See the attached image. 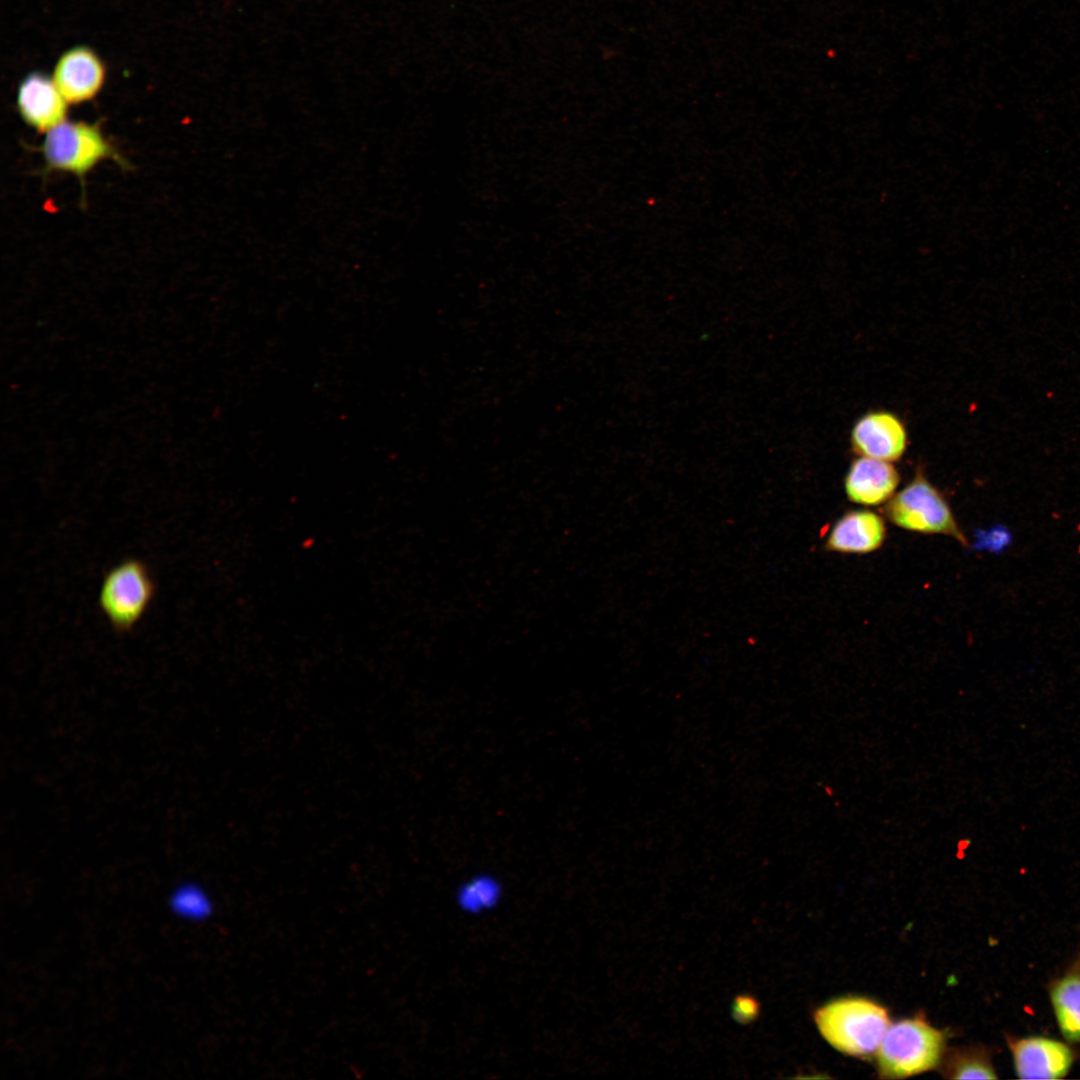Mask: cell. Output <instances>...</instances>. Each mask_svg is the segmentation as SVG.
<instances>
[{
	"instance_id": "9a60e30c",
	"label": "cell",
	"mask_w": 1080,
	"mask_h": 1080,
	"mask_svg": "<svg viewBox=\"0 0 1080 1080\" xmlns=\"http://www.w3.org/2000/svg\"><path fill=\"white\" fill-rule=\"evenodd\" d=\"M500 895L501 886L498 880L488 874H479L462 884L457 898L463 910L476 913L493 907Z\"/></svg>"
},
{
	"instance_id": "277c9868",
	"label": "cell",
	"mask_w": 1080,
	"mask_h": 1080,
	"mask_svg": "<svg viewBox=\"0 0 1080 1080\" xmlns=\"http://www.w3.org/2000/svg\"><path fill=\"white\" fill-rule=\"evenodd\" d=\"M884 516L894 525L922 534H939L967 545L944 495L919 471L883 508Z\"/></svg>"
},
{
	"instance_id": "5b68a950",
	"label": "cell",
	"mask_w": 1080,
	"mask_h": 1080,
	"mask_svg": "<svg viewBox=\"0 0 1080 1080\" xmlns=\"http://www.w3.org/2000/svg\"><path fill=\"white\" fill-rule=\"evenodd\" d=\"M155 582L142 560H122L105 574L98 605L113 630L125 634L144 616L155 595Z\"/></svg>"
},
{
	"instance_id": "5bb4252c",
	"label": "cell",
	"mask_w": 1080,
	"mask_h": 1080,
	"mask_svg": "<svg viewBox=\"0 0 1080 1080\" xmlns=\"http://www.w3.org/2000/svg\"><path fill=\"white\" fill-rule=\"evenodd\" d=\"M946 1077L953 1079H996L989 1054L983 1048H965L951 1052L944 1064Z\"/></svg>"
},
{
	"instance_id": "8992f818",
	"label": "cell",
	"mask_w": 1080,
	"mask_h": 1080,
	"mask_svg": "<svg viewBox=\"0 0 1080 1080\" xmlns=\"http://www.w3.org/2000/svg\"><path fill=\"white\" fill-rule=\"evenodd\" d=\"M1008 1044L1020 1079H1060L1067 1075L1074 1061L1070 1047L1052 1038L1009 1037Z\"/></svg>"
},
{
	"instance_id": "3957f363",
	"label": "cell",
	"mask_w": 1080,
	"mask_h": 1080,
	"mask_svg": "<svg viewBox=\"0 0 1080 1080\" xmlns=\"http://www.w3.org/2000/svg\"><path fill=\"white\" fill-rule=\"evenodd\" d=\"M944 1043L943 1033L923 1017L890 1024L876 1051L878 1072L883 1078H905L931 1070Z\"/></svg>"
},
{
	"instance_id": "7a4b0ae2",
	"label": "cell",
	"mask_w": 1080,
	"mask_h": 1080,
	"mask_svg": "<svg viewBox=\"0 0 1080 1080\" xmlns=\"http://www.w3.org/2000/svg\"><path fill=\"white\" fill-rule=\"evenodd\" d=\"M44 159L43 175L51 172H68L76 175L85 194V176L99 162L110 159L122 169H130V163L107 139L99 122L63 121L47 132L39 147Z\"/></svg>"
},
{
	"instance_id": "30bf717a",
	"label": "cell",
	"mask_w": 1080,
	"mask_h": 1080,
	"mask_svg": "<svg viewBox=\"0 0 1080 1080\" xmlns=\"http://www.w3.org/2000/svg\"><path fill=\"white\" fill-rule=\"evenodd\" d=\"M899 482V472L892 462L860 456L851 463L844 488L850 501L877 506L891 499Z\"/></svg>"
},
{
	"instance_id": "6da1fadb",
	"label": "cell",
	"mask_w": 1080,
	"mask_h": 1080,
	"mask_svg": "<svg viewBox=\"0 0 1080 1080\" xmlns=\"http://www.w3.org/2000/svg\"><path fill=\"white\" fill-rule=\"evenodd\" d=\"M814 1020L831 1046L855 1057L876 1053L891 1024L883 1006L859 997L840 998L825 1004L816 1010Z\"/></svg>"
},
{
	"instance_id": "9c48e42d",
	"label": "cell",
	"mask_w": 1080,
	"mask_h": 1080,
	"mask_svg": "<svg viewBox=\"0 0 1080 1080\" xmlns=\"http://www.w3.org/2000/svg\"><path fill=\"white\" fill-rule=\"evenodd\" d=\"M52 78L68 104H80L99 93L105 69L94 51L79 46L69 49L58 59Z\"/></svg>"
},
{
	"instance_id": "2e32d148",
	"label": "cell",
	"mask_w": 1080,
	"mask_h": 1080,
	"mask_svg": "<svg viewBox=\"0 0 1080 1080\" xmlns=\"http://www.w3.org/2000/svg\"><path fill=\"white\" fill-rule=\"evenodd\" d=\"M733 1019L740 1024H749L755 1021L760 1014V1003L750 994H742L735 997L731 1006Z\"/></svg>"
},
{
	"instance_id": "4fadbf2b",
	"label": "cell",
	"mask_w": 1080,
	"mask_h": 1080,
	"mask_svg": "<svg viewBox=\"0 0 1080 1080\" xmlns=\"http://www.w3.org/2000/svg\"><path fill=\"white\" fill-rule=\"evenodd\" d=\"M168 905L178 918L201 922L213 913V901L209 893L192 881L177 884L169 894Z\"/></svg>"
},
{
	"instance_id": "ba28073f",
	"label": "cell",
	"mask_w": 1080,
	"mask_h": 1080,
	"mask_svg": "<svg viewBox=\"0 0 1080 1080\" xmlns=\"http://www.w3.org/2000/svg\"><path fill=\"white\" fill-rule=\"evenodd\" d=\"M17 110L23 121L37 132H48L66 120L67 101L53 78L33 72L20 83Z\"/></svg>"
},
{
	"instance_id": "7c38bea8",
	"label": "cell",
	"mask_w": 1080,
	"mask_h": 1080,
	"mask_svg": "<svg viewBox=\"0 0 1080 1080\" xmlns=\"http://www.w3.org/2000/svg\"><path fill=\"white\" fill-rule=\"evenodd\" d=\"M1058 1027L1070 1042H1080V959L1049 989Z\"/></svg>"
},
{
	"instance_id": "52a82bcc",
	"label": "cell",
	"mask_w": 1080,
	"mask_h": 1080,
	"mask_svg": "<svg viewBox=\"0 0 1080 1080\" xmlns=\"http://www.w3.org/2000/svg\"><path fill=\"white\" fill-rule=\"evenodd\" d=\"M851 444L859 456L894 462L907 447L903 422L888 411H871L857 420L851 431Z\"/></svg>"
},
{
	"instance_id": "e0dca14e",
	"label": "cell",
	"mask_w": 1080,
	"mask_h": 1080,
	"mask_svg": "<svg viewBox=\"0 0 1080 1080\" xmlns=\"http://www.w3.org/2000/svg\"><path fill=\"white\" fill-rule=\"evenodd\" d=\"M979 544L982 548H987L992 551L1000 552L1004 550L1011 541V534L1005 527L998 526L990 529L987 532H982L978 536Z\"/></svg>"
},
{
	"instance_id": "8fae6325",
	"label": "cell",
	"mask_w": 1080,
	"mask_h": 1080,
	"mask_svg": "<svg viewBox=\"0 0 1080 1080\" xmlns=\"http://www.w3.org/2000/svg\"><path fill=\"white\" fill-rule=\"evenodd\" d=\"M886 538L884 519L870 510H850L830 528L825 548L846 554H866L878 550Z\"/></svg>"
}]
</instances>
